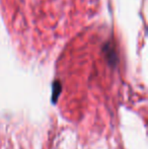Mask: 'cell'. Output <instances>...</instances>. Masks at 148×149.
I'll return each instance as SVG.
<instances>
[{"mask_svg": "<svg viewBox=\"0 0 148 149\" xmlns=\"http://www.w3.org/2000/svg\"><path fill=\"white\" fill-rule=\"evenodd\" d=\"M104 52L106 54L108 63L112 66H115L118 62V57H117V53L115 51L114 46H112L110 43H107L104 47Z\"/></svg>", "mask_w": 148, "mask_h": 149, "instance_id": "obj_1", "label": "cell"}, {"mask_svg": "<svg viewBox=\"0 0 148 149\" xmlns=\"http://www.w3.org/2000/svg\"><path fill=\"white\" fill-rule=\"evenodd\" d=\"M62 86H61V82L60 81H55L53 83V93H52V102L54 104H56L58 97H59L60 93H61Z\"/></svg>", "mask_w": 148, "mask_h": 149, "instance_id": "obj_2", "label": "cell"}]
</instances>
